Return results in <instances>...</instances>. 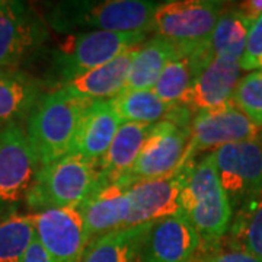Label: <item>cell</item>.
Here are the masks:
<instances>
[{
    "label": "cell",
    "mask_w": 262,
    "mask_h": 262,
    "mask_svg": "<svg viewBox=\"0 0 262 262\" xmlns=\"http://www.w3.org/2000/svg\"><path fill=\"white\" fill-rule=\"evenodd\" d=\"M160 2L149 0H66L47 3L44 19L61 34L80 32H146Z\"/></svg>",
    "instance_id": "cell-1"
},
{
    "label": "cell",
    "mask_w": 262,
    "mask_h": 262,
    "mask_svg": "<svg viewBox=\"0 0 262 262\" xmlns=\"http://www.w3.org/2000/svg\"><path fill=\"white\" fill-rule=\"evenodd\" d=\"M181 214L196 230L204 255L219 249L229 234L233 210L219 179L211 151L189 165L181 194Z\"/></svg>",
    "instance_id": "cell-2"
},
{
    "label": "cell",
    "mask_w": 262,
    "mask_h": 262,
    "mask_svg": "<svg viewBox=\"0 0 262 262\" xmlns=\"http://www.w3.org/2000/svg\"><path fill=\"white\" fill-rule=\"evenodd\" d=\"M91 103L64 88L39 98L24 127L39 168L70 155L82 115Z\"/></svg>",
    "instance_id": "cell-3"
},
{
    "label": "cell",
    "mask_w": 262,
    "mask_h": 262,
    "mask_svg": "<svg viewBox=\"0 0 262 262\" xmlns=\"http://www.w3.org/2000/svg\"><path fill=\"white\" fill-rule=\"evenodd\" d=\"M102 187L98 165L79 155H67L38 169L25 204L37 213L80 207Z\"/></svg>",
    "instance_id": "cell-4"
},
{
    "label": "cell",
    "mask_w": 262,
    "mask_h": 262,
    "mask_svg": "<svg viewBox=\"0 0 262 262\" xmlns=\"http://www.w3.org/2000/svg\"><path fill=\"white\" fill-rule=\"evenodd\" d=\"M147 41L146 32H80L72 34L57 47L51 60V84L61 88L73 79L106 64L122 53Z\"/></svg>",
    "instance_id": "cell-5"
},
{
    "label": "cell",
    "mask_w": 262,
    "mask_h": 262,
    "mask_svg": "<svg viewBox=\"0 0 262 262\" xmlns=\"http://www.w3.org/2000/svg\"><path fill=\"white\" fill-rule=\"evenodd\" d=\"M194 114L182 105L169 108L165 118L153 125L149 139L130 172L118 182L133 187L141 181L166 177L182 165L191 137Z\"/></svg>",
    "instance_id": "cell-6"
},
{
    "label": "cell",
    "mask_w": 262,
    "mask_h": 262,
    "mask_svg": "<svg viewBox=\"0 0 262 262\" xmlns=\"http://www.w3.org/2000/svg\"><path fill=\"white\" fill-rule=\"evenodd\" d=\"M225 5L219 0L160 2L151 32L175 44L184 56H189L206 46L225 12Z\"/></svg>",
    "instance_id": "cell-7"
},
{
    "label": "cell",
    "mask_w": 262,
    "mask_h": 262,
    "mask_svg": "<svg viewBox=\"0 0 262 262\" xmlns=\"http://www.w3.org/2000/svg\"><path fill=\"white\" fill-rule=\"evenodd\" d=\"M39 163L29 146L25 128L9 125L0 130V220L15 215L27 201Z\"/></svg>",
    "instance_id": "cell-8"
},
{
    "label": "cell",
    "mask_w": 262,
    "mask_h": 262,
    "mask_svg": "<svg viewBox=\"0 0 262 262\" xmlns=\"http://www.w3.org/2000/svg\"><path fill=\"white\" fill-rule=\"evenodd\" d=\"M211 155L233 213L262 200V144L258 139L227 144Z\"/></svg>",
    "instance_id": "cell-9"
},
{
    "label": "cell",
    "mask_w": 262,
    "mask_h": 262,
    "mask_svg": "<svg viewBox=\"0 0 262 262\" xmlns=\"http://www.w3.org/2000/svg\"><path fill=\"white\" fill-rule=\"evenodd\" d=\"M50 38L48 25L25 2L0 0V69H19Z\"/></svg>",
    "instance_id": "cell-10"
},
{
    "label": "cell",
    "mask_w": 262,
    "mask_h": 262,
    "mask_svg": "<svg viewBox=\"0 0 262 262\" xmlns=\"http://www.w3.org/2000/svg\"><path fill=\"white\" fill-rule=\"evenodd\" d=\"M259 133L261 128H258L232 102L215 110L194 114L191 137L182 165L195 160L198 155L207 150L214 151L232 143L256 140Z\"/></svg>",
    "instance_id": "cell-11"
},
{
    "label": "cell",
    "mask_w": 262,
    "mask_h": 262,
    "mask_svg": "<svg viewBox=\"0 0 262 262\" xmlns=\"http://www.w3.org/2000/svg\"><path fill=\"white\" fill-rule=\"evenodd\" d=\"M35 237L56 262H80L89 245L80 207L51 208L32 215Z\"/></svg>",
    "instance_id": "cell-12"
},
{
    "label": "cell",
    "mask_w": 262,
    "mask_h": 262,
    "mask_svg": "<svg viewBox=\"0 0 262 262\" xmlns=\"http://www.w3.org/2000/svg\"><path fill=\"white\" fill-rule=\"evenodd\" d=\"M192 162V160H191ZM191 162L166 177L141 181L128 189L131 213L124 229L153 223L181 213V194Z\"/></svg>",
    "instance_id": "cell-13"
},
{
    "label": "cell",
    "mask_w": 262,
    "mask_h": 262,
    "mask_svg": "<svg viewBox=\"0 0 262 262\" xmlns=\"http://www.w3.org/2000/svg\"><path fill=\"white\" fill-rule=\"evenodd\" d=\"M200 251V236L179 213L150 223L141 239L139 262H194Z\"/></svg>",
    "instance_id": "cell-14"
},
{
    "label": "cell",
    "mask_w": 262,
    "mask_h": 262,
    "mask_svg": "<svg viewBox=\"0 0 262 262\" xmlns=\"http://www.w3.org/2000/svg\"><path fill=\"white\" fill-rule=\"evenodd\" d=\"M241 61L232 57H214L196 70L179 105L191 113L210 111L232 102L241 79Z\"/></svg>",
    "instance_id": "cell-15"
},
{
    "label": "cell",
    "mask_w": 262,
    "mask_h": 262,
    "mask_svg": "<svg viewBox=\"0 0 262 262\" xmlns=\"http://www.w3.org/2000/svg\"><path fill=\"white\" fill-rule=\"evenodd\" d=\"M120 127L121 121L114 111L111 99L94 101L82 115L70 155H79L99 168Z\"/></svg>",
    "instance_id": "cell-16"
},
{
    "label": "cell",
    "mask_w": 262,
    "mask_h": 262,
    "mask_svg": "<svg viewBox=\"0 0 262 262\" xmlns=\"http://www.w3.org/2000/svg\"><path fill=\"white\" fill-rule=\"evenodd\" d=\"M128 189L121 182L105 185L80 206L89 242L125 227L131 213Z\"/></svg>",
    "instance_id": "cell-17"
},
{
    "label": "cell",
    "mask_w": 262,
    "mask_h": 262,
    "mask_svg": "<svg viewBox=\"0 0 262 262\" xmlns=\"http://www.w3.org/2000/svg\"><path fill=\"white\" fill-rule=\"evenodd\" d=\"M44 92V82L20 69H0V130L22 125Z\"/></svg>",
    "instance_id": "cell-18"
},
{
    "label": "cell",
    "mask_w": 262,
    "mask_h": 262,
    "mask_svg": "<svg viewBox=\"0 0 262 262\" xmlns=\"http://www.w3.org/2000/svg\"><path fill=\"white\" fill-rule=\"evenodd\" d=\"M251 27L252 20L245 18L236 8L225 9L206 46L188 56L194 69V75L198 69L206 66L214 57H232L241 61L246 50Z\"/></svg>",
    "instance_id": "cell-19"
},
{
    "label": "cell",
    "mask_w": 262,
    "mask_h": 262,
    "mask_svg": "<svg viewBox=\"0 0 262 262\" xmlns=\"http://www.w3.org/2000/svg\"><path fill=\"white\" fill-rule=\"evenodd\" d=\"M137 48L122 53L121 56L108 61L106 64L99 66L94 70L76 77L72 82L63 84L61 88L67 89L77 98L91 102L113 99L125 88L131 63Z\"/></svg>",
    "instance_id": "cell-20"
},
{
    "label": "cell",
    "mask_w": 262,
    "mask_h": 262,
    "mask_svg": "<svg viewBox=\"0 0 262 262\" xmlns=\"http://www.w3.org/2000/svg\"><path fill=\"white\" fill-rule=\"evenodd\" d=\"M151 130L153 125L131 122L121 124L111 143V147L108 149L99 165V173L103 187L121 181L130 172L149 139Z\"/></svg>",
    "instance_id": "cell-21"
},
{
    "label": "cell",
    "mask_w": 262,
    "mask_h": 262,
    "mask_svg": "<svg viewBox=\"0 0 262 262\" xmlns=\"http://www.w3.org/2000/svg\"><path fill=\"white\" fill-rule=\"evenodd\" d=\"M184 54L165 38L155 37L136 50L124 91H151L166 66Z\"/></svg>",
    "instance_id": "cell-22"
},
{
    "label": "cell",
    "mask_w": 262,
    "mask_h": 262,
    "mask_svg": "<svg viewBox=\"0 0 262 262\" xmlns=\"http://www.w3.org/2000/svg\"><path fill=\"white\" fill-rule=\"evenodd\" d=\"M149 226L114 230L91 241L80 262H139L141 239Z\"/></svg>",
    "instance_id": "cell-23"
},
{
    "label": "cell",
    "mask_w": 262,
    "mask_h": 262,
    "mask_svg": "<svg viewBox=\"0 0 262 262\" xmlns=\"http://www.w3.org/2000/svg\"><path fill=\"white\" fill-rule=\"evenodd\" d=\"M114 111L121 124L155 125L168 114L169 108L153 91H122L111 99Z\"/></svg>",
    "instance_id": "cell-24"
},
{
    "label": "cell",
    "mask_w": 262,
    "mask_h": 262,
    "mask_svg": "<svg viewBox=\"0 0 262 262\" xmlns=\"http://www.w3.org/2000/svg\"><path fill=\"white\" fill-rule=\"evenodd\" d=\"M229 245L262 262V200L233 213Z\"/></svg>",
    "instance_id": "cell-25"
},
{
    "label": "cell",
    "mask_w": 262,
    "mask_h": 262,
    "mask_svg": "<svg viewBox=\"0 0 262 262\" xmlns=\"http://www.w3.org/2000/svg\"><path fill=\"white\" fill-rule=\"evenodd\" d=\"M35 237L32 215H12L0 222V262H20Z\"/></svg>",
    "instance_id": "cell-26"
},
{
    "label": "cell",
    "mask_w": 262,
    "mask_h": 262,
    "mask_svg": "<svg viewBox=\"0 0 262 262\" xmlns=\"http://www.w3.org/2000/svg\"><path fill=\"white\" fill-rule=\"evenodd\" d=\"M192 77L194 69L189 57H178L166 66L151 91L158 95L162 102H165L168 106H173L181 102L182 96L192 82Z\"/></svg>",
    "instance_id": "cell-27"
},
{
    "label": "cell",
    "mask_w": 262,
    "mask_h": 262,
    "mask_svg": "<svg viewBox=\"0 0 262 262\" xmlns=\"http://www.w3.org/2000/svg\"><path fill=\"white\" fill-rule=\"evenodd\" d=\"M232 103L258 128H262V70H253L239 79Z\"/></svg>",
    "instance_id": "cell-28"
},
{
    "label": "cell",
    "mask_w": 262,
    "mask_h": 262,
    "mask_svg": "<svg viewBox=\"0 0 262 262\" xmlns=\"http://www.w3.org/2000/svg\"><path fill=\"white\" fill-rule=\"evenodd\" d=\"M242 70H262V15L252 22L246 50L241 58Z\"/></svg>",
    "instance_id": "cell-29"
},
{
    "label": "cell",
    "mask_w": 262,
    "mask_h": 262,
    "mask_svg": "<svg viewBox=\"0 0 262 262\" xmlns=\"http://www.w3.org/2000/svg\"><path fill=\"white\" fill-rule=\"evenodd\" d=\"M200 262H261L251 253L245 252L229 245L227 249H222V246L215 251L203 255Z\"/></svg>",
    "instance_id": "cell-30"
},
{
    "label": "cell",
    "mask_w": 262,
    "mask_h": 262,
    "mask_svg": "<svg viewBox=\"0 0 262 262\" xmlns=\"http://www.w3.org/2000/svg\"><path fill=\"white\" fill-rule=\"evenodd\" d=\"M20 262H56L53 259V256L48 253V251L41 245L37 237H34V241L28 246L27 252L24 255Z\"/></svg>",
    "instance_id": "cell-31"
},
{
    "label": "cell",
    "mask_w": 262,
    "mask_h": 262,
    "mask_svg": "<svg viewBox=\"0 0 262 262\" xmlns=\"http://www.w3.org/2000/svg\"><path fill=\"white\" fill-rule=\"evenodd\" d=\"M236 9L239 10L245 18L255 20L262 15V0H248V2H241Z\"/></svg>",
    "instance_id": "cell-32"
},
{
    "label": "cell",
    "mask_w": 262,
    "mask_h": 262,
    "mask_svg": "<svg viewBox=\"0 0 262 262\" xmlns=\"http://www.w3.org/2000/svg\"><path fill=\"white\" fill-rule=\"evenodd\" d=\"M258 140H259V143H261V144H262V131H261V133H259V137H258Z\"/></svg>",
    "instance_id": "cell-33"
}]
</instances>
